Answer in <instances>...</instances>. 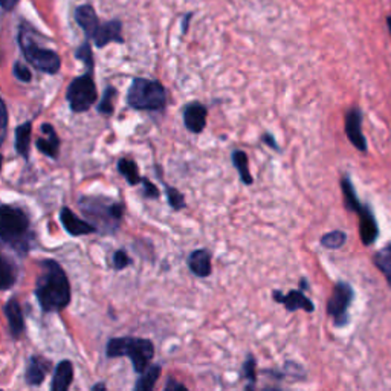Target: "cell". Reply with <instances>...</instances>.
I'll return each instance as SVG.
<instances>
[{"instance_id":"obj_12","label":"cell","mask_w":391,"mask_h":391,"mask_svg":"<svg viewBox=\"0 0 391 391\" xmlns=\"http://www.w3.org/2000/svg\"><path fill=\"white\" fill-rule=\"evenodd\" d=\"M208 109L206 106L199 101H191L184 107V124L188 131L199 135L206 127Z\"/></svg>"},{"instance_id":"obj_35","label":"cell","mask_w":391,"mask_h":391,"mask_svg":"<svg viewBox=\"0 0 391 391\" xmlns=\"http://www.w3.org/2000/svg\"><path fill=\"white\" fill-rule=\"evenodd\" d=\"M285 367H286V369H285V374H287V376H294V378H297V379L306 376L301 365H298V364H295V362H286V364H285Z\"/></svg>"},{"instance_id":"obj_25","label":"cell","mask_w":391,"mask_h":391,"mask_svg":"<svg viewBox=\"0 0 391 391\" xmlns=\"http://www.w3.org/2000/svg\"><path fill=\"white\" fill-rule=\"evenodd\" d=\"M46 376V364L41 362L38 357H31L28 370H27V382L29 385H40Z\"/></svg>"},{"instance_id":"obj_23","label":"cell","mask_w":391,"mask_h":391,"mask_svg":"<svg viewBox=\"0 0 391 391\" xmlns=\"http://www.w3.org/2000/svg\"><path fill=\"white\" fill-rule=\"evenodd\" d=\"M29 144H31V124H22L15 129V150L23 157L29 156Z\"/></svg>"},{"instance_id":"obj_30","label":"cell","mask_w":391,"mask_h":391,"mask_svg":"<svg viewBox=\"0 0 391 391\" xmlns=\"http://www.w3.org/2000/svg\"><path fill=\"white\" fill-rule=\"evenodd\" d=\"M115 98H116V89L107 87L103 98H101V101H99V104H98V111L101 112L103 115H112L113 107H115L113 106Z\"/></svg>"},{"instance_id":"obj_27","label":"cell","mask_w":391,"mask_h":391,"mask_svg":"<svg viewBox=\"0 0 391 391\" xmlns=\"http://www.w3.org/2000/svg\"><path fill=\"white\" fill-rule=\"evenodd\" d=\"M347 242V234L344 231H330L321 237V246L326 249H339Z\"/></svg>"},{"instance_id":"obj_14","label":"cell","mask_w":391,"mask_h":391,"mask_svg":"<svg viewBox=\"0 0 391 391\" xmlns=\"http://www.w3.org/2000/svg\"><path fill=\"white\" fill-rule=\"evenodd\" d=\"M60 220L64 229L69 232L71 236H85V234H92L97 231L94 225H90L85 220H81L78 215H75L69 208H63L60 213Z\"/></svg>"},{"instance_id":"obj_7","label":"cell","mask_w":391,"mask_h":391,"mask_svg":"<svg viewBox=\"0 0 391 391\" xmlns=\"http://www.w3.org/2000/svg\"><path fill=\"white\" fill-rule=\"evenodd\" d=\"M20 46L24 54V58H27V60L38 71L51 75L60 71L62 60L60 57H58V54L51 51V49L40 48L27 34H24V32L20 34Z\"/></svg>"},{"instance_id":"obj_36","label":"cell","mask_w":391,"mask_h":391,"mask_svg":"<svg viewBox=\"0 0 391 391\" xmlns=\"http://www.w3.org/2000/svg\"><path fill=\"white\" fill-rule=\"evenodd\" d=\"M143 187H144V196L148 197V199H157L159 197V190H157V187L155 184H152L147 178H143Z\"/></svg>"},{"instance_id":"obj_1","label":"cell","mask_w":391,"mask_h":391,"mask_svg":"<svg viewBox=\"0 0 391 391\" xmlns=\"http://www.w3.org/2000/svg\"><path fill=\"white\" fill-rule=\"evenodd\" d=\"M36 297L45 312H60L71 303V285L62 266L54 260L43 263L37 280Z\"/></svg>"},{"instance_id":"obj_13","label":"cell","mask_w":391,"mask_h":391,"mask_svg":"<svg viewBox=\"0 0 391 391\" xmlns=\"http://www.w3.org/2000/svg\"><path fill=\"white\" fill-rule=\"evenodd\" d=\"M190 271L199 278H206L213 273V257L208 249H196L187 259Z\"/></svg>"},{"instance_id":"obj_18","label":"cell","mask_w":391,"mask_h":391,"mask_svg":"<svg viewBox=\"0 0 391 391\" xmlns=\"http://www.w3.org/2000/svg\"><path fill=\"white\" fill-rule=\"evenodd\" d=\"M5 313H6V318H8V324H10L13 336L19 338L22 335V332L24 330V320H23V313H22L20 304H19L17 299L11 298L10 301L6 303Z\"/></svg>"},{"instance_id":"obj_4","label":"cell","mask_w":391,"mask_h":391,"mask_svg":"<svg viewBox=\"0 0 391 391\" xmlns=\"http://www.w3.org/2000/svg\"><path fill=\"white\" fill-rule=\"evenodd\" d=\"M127 103L136 111L161 112L167 106V90L156 80L135 78L129 89Z\"/></svg>"},{"instance_id":"obj_15","label":"cell","mask_w":391,"mask_h":391,"mask_svg":"<svg viewBox=\"0 0 391 391\" xmlns=\"http://www.w3.org/2000/svg\"><path fill=\"white\" fill-rule=\"evenodd\" d=\"M92 40L95 41V45L98 48H104L107 43H111V41H118V43H122L121 22L112 20L104 24H99Z\"/></svg>"},{"instance_id":"obj_29","label":"cell","mask_w":391,"mask_h":391,"mask_svg":"<svg viewBox=\"0 0 391 391\" xmlns=\"http://www.w3.org/2000/svg\"><path fill=\"white\" fill-rule=\"evenodd\" d=\"M164 188H165V194H167L169 205L173 208V210H174V211L184 210V208L187 206V202H185L184 194H182L178 188L170 187V185H167V184H164Z\"/></svg>"},{"instance_id":"obj_10","label":"cell","mask_w":391,"mask_h":391,"mask_svg":"<svg viewBox=\"0 0 391 391\" xmlns=\"http://www.w3.org/2000/svg\"><path fill=\"white\" fill-rule=\"evenodd\" d=\"M272 299L280 304L285 306L287 312H297V311H304L307 313H312L315 311V304L311 298H307L304 290L292 289L287 294H283L281 290H272Z\"/></svg>"},{"instance_id":"obj_9","label":"cell","mask_w":391,"mask_h":391,"mask_svg":"<svg viewBox=\"0 0 391 391\" xmlns=\"http://www.w3.org/2000/svg\"><path fill=\"white\" fill-rule=\"evenodd\" d=\"M353 287L344 281H338L334 287V294L327 301V313L334 318L336 327H346L350 318H348V309L353 301Z\"/></svg>"},{"instance_id":"obj_39","label":"cell","mask_w":391,"mask_h":391,"mask_svg":"<svg viewBox=\"0 0 391 391\" xmlns=\"http://www.w3.org/2000/svg\"><path fill=\"white\" fill-rule=\"evenodd\" d=\"M19 0H0V6L3 8L5 11H11L13 8L17 5Z\"/></svg>"},{"instance_id":"obj_38","label":"cell","mask_w":391,"mask_h":391,"mask_svg":"<svg viewBox=\"0 0 391 391\" xmlns=\"http://www.w3.org/2000/svg\"><path fill=\"white\" fill-rule=\"evenodd\" d=\"M165 390H167V391H171V390H187V387L184 384H179V382H176L174 379H169L167 385H165Z\"/></svg>"},{"instance_id":"obj_31","label":"cell","mask_w":391,"mask_h":391,"mask_svg":"<svg viewBox=\"0 0 391 391\" xmlns=\"http://www.w3.org/2000/svg\"><path fill=\"white\" fill-rule=\"evenodd\" d=\"M6 129H8V111L3 99L0 98V145L3 144V141L6 138Z\"/></svg>"},{"instance_id":"obj_32","label":"cell","mask_w":391,"mask_h":391,"mask_svg":"<svg viewBox=\"0 0 391 391\" xmlns=\"http://www.w3.org/2000/svg\"><path fill=\"white\" fill-rule=\"evenodd\" d=\"M131 263V260L129 259V255L126 251H122V249H120V251H116L113 254V266H115V269H124V268H127V266Z\"/></svg>"},{"instance_id":"obj_40","label":"cell","mask_w":391,"mask_h":391,"mask_svg":"<svg viewBox=\"0 0 391 391\" xmlns=\"http://www.w3.org/2000/svg\"><path fill=\"white\" fill-rule=\"evenodd\" d=\"M190 19H191V14H187L185 15V20H184V27H182V29H184V34L188 31V23H190Z\"/></svg>"},{"instance_id":"obj_37","label":"cell","mask_w":391,"mask_h":391,"mask_svg":"<svg viewBox=\"0 0 391 391\" xmlns=\"http://www.w3.org/2000/svg\"><path fill=\"white\" fill-rule=\"evenodd\" d=\"M262 141H263V144L268 145L269 148L272 150H276V152H280V147H278V143H277V139L273 135H271V133H263V136H262Z\"/></svg>"},{"instance_id":"obj_17","label":"cell","mask_w":391,"mask_h":391,"mask_svg":"<svg viewBox=\"0 0 391 391\" xmlns=\"http://www.w3.org/2000/svg\"><path fill=\"white\" fill-rule=\"evenodd\" d=\"M75 19H77V23L83 28V31L86 32V36L89 38L94 37L98 27L101 24L98 20V17H97L94 8L89 6V5L78 6L77 11H75Z\"/></svg>"},{"instance_id":"obj_3","label":"cell","mask_w":391,"mask_h":391,"mask_svg":"<svg viewBox=\"0 0 391 391\" xmlns=\"http://www.w3.org/2000/svg\"><path fill=\"white\" fill-rule=\"evenodd\" d=\"M341 190H343L346 210L356 213L357 218H360V236L362 243L365 246L373 245L379 236V227L370 205L362 204L360 199H357L353 182L348 174H346V176L341 179Z\"/></svg>"},{"instance_id":"obj_2","label":"cell","mask_w":391,"mask_h":391,"mask_svg":"<svg viewBox=\"0 0 391 391\" xmlns=\"http://www.w3.org/2000/svg\"><path fill=\"white\" fill-rule=\"evenodd\" d=\"M29 237V220L24 211L10 205L0 206V240L20 253H27Z\"/></svg>"},{"instance_id":"obj_21","label":"cell","mask_w":391,"mask_h":391,"mask_svg":"<svg viewBox=\"0 0 391 391\" xmlns=\"http://www.w3.org/2000/svg\"><path fill=\"white\" fill-rule=\"evenodd\" d=\"M373 263L385 277L388 286L391 287V243L381 248L379 251L373 255Z\"/></svg>"},{"instance_id":"obj_6","label":"cell","mask_w":391,"mask_h":391,"mask_svg":"<svg viewBox=\"0 0 391 391\" xmlns=\"http://www.w3.org/2000/svg\"><path fill=\"white\" fill-rule=\"evenodd\" d=\"M80 205L83 213L99 223L104 231L112 232L120 227L124 215V206L121 204L103 197H83Z\"/></svg>"},{"instance_id":"obj_24","label":"cell","mask_w":391,"mask_h":391,"mask_svg":"<svg viewBox=\"0 0 391 391\" xmlns=\"http://www.w3.org/2000/svg\"><path fill=\"white\" fill-rule=\"evenodd\" d=\"M15 281V266L13 262L0 254V290L10 289Z\"/></svg>"},{"instance_id":"obj_22","label":"cell","mask_w":391,"mask_h":391,"mask_svg":"<svg viewBox=\"0 0 391 391\" xmlns=\"http://www.w3.org/2000/svg\"><path fill=\"white\" fill-rule=\"evenodd\" d=\"M161 365H152V367H147L143 373H141V378L138 379L135 390L136 391H150L153 390L156 385L157 379L161 376Z\"/></svg>"},{"instance_id":"obj_5","label":"cell","mask_w":391,"mask_h":391,"mask_svg":"<svg viewBox=\"0 0 391 391\" xmlns=\"http://www.w3.org/2000/svg\"><path fill=\"white\" fill-rule=\"evenodd\" d=\"M107 356L120 357L127 356L136 373H143L155 356V346L150 339L144 338H113L107 344Z\"/></svg>"},{"instance_id":"obj_28","label":"cell","mask_w":391,"mask_h":391,"mask_svg":"<svg viewBox=\"0 0 391 391\" xmlns=\"http://www.w3.org/2000/svg\"><path fill=\"white\" fill-rule=\"evenodd\" d=\"M242 376L248 381V385L245 387L246 390H254L255 382H257V361L253 353H249L246 361L243 362L242 367Z\"/></svg>"},{"instance_id":"obj_33","label":"cell","mask_w":391,"mask_h":391,"mask_svg":"<svg viewBox=\"0 0 391 391\" xmlns=\"http://www.w3.org/2000/svg\"><path fill=\"white\" fill-rule=\"evenodd\" d=\"M14 77L17 78V80H20V81H24V83H28V81H31V71L27 68V66L24 64H22V63H15L14 64Z\"/></svg>"},{"instance_id":"obj_16","label":"cell","mask_w":391,"mask_h":391,"mask_svg":"<svg viewBox=\"0 0 391 391\" xmlns=\"http://www.w3.org/2000/svg\"><path fill=\"white\" fill-rule=\"evenodd\" d=\"M41 133H43V136L37 139V148L46 156L57 157L58 148H60V139H58L54 127L46 122L41 126Z\"/></svg>"},{"instance_id":"obj_41","label":"cell","mask_w":391,"mask_h":391,"mask_svg":"<svg viewBox=\"0 0 391 391\" xmlns=\"http://www.w3.org/2000/svg\"><path fill=\"white\" fill-rule=\"evenodd\" d=\"M387 28L390 31V36H391V15H388V17H387Z\"/></svg>"},{"instance_id":"obj_20","label":"cell","mask_w":391,"mask_h":391,"mask_svg":"<svg viewBox=\"0 0 391 391\" xmlns=\"http://www.w3.org/2000/svg\"><path fill=\"white\" fill-rule=\"evenodd\" d=\"M231 159H232V165H234L236 170L239 171L240 180H242L245 185H253L254 178L251 171H249L248 155L243 152V150H234L231 155Z\"/></svg>"},{"instance_id":"obj_8","label":"cell","mask_w":391,"mask_h":391,"mask_svg":"<svg viewBox=\"0 0 391 391\" xmlns=\"http://www.w3.org/2000/svg\"><path fill=\"white\" fill-rule=\"evenodd\" d=\"M97 87L95 83L90 77V73L81 75L75 78L68 89V101L71 111L75 113H81L89 111L97 101Z\"/></svg>"},{"instance_id":"obj_43","label":"cell","mask_w":391,"mask_h":391,"mask_svg":"<svg viewBox=\"0 0 391 391\" xmlns=\"http://www.w3.org/2000/svg\"><path fill=\"white\" fill-rule=\"evenodd\" d=\"M2 159H3V157H2V156H0V167H2Z\"/></svg>"},{"instance_id":"obj_11","label":"cell","mask_w":391,"mask_h":391,"mask_svg":"<svg viewBox=\"0 0 391 391\" xmlns=\"http://www.w3.org/2000/svg\"><path fill=\"white\" fill-rule=\"evenodd\" d=\"M344 130L348 141L353 144V147L360 152H367V141L362 135V112L357 107H352L346 113V124Z\"/></svg>"},{"instance_id":"obj_19","label":"cell","mask_w":391,"mask_h":391,"mask_svg":"<svg viewBox=\"0 0 391 391\" xmlns=\"http://www.w3.org/2000/svg\"><path fill=\"white\" fill-rule=\"evenodd\" d=\"M73 379V367L69 361H62L57 365V370L54 374L51 390L52 391H64L68 390L71 382Z\"/></svg>"},{"instance_id":"obj_26","label":"cell","mask_w":391,"mask_h":391,"mask_svg":"<svg viewBox=\"0 0 391 391\" xmlns=\"http://www.w3.org/2000/svg\"><path fill=\"white\" fill-rule=\"evenodd\" d=\"M118 170L122 174L126 180L129 182L130 185H138L141 184V180L143 178L139 176V171H138V165L136 162H133L130 159H126V157H122L118 162Z\"/></svg>"},{"instance_id":"obj_34","label":"cell","mask_w":391,"mask_h":391,"mask_svg":"<svg viewBox=\"0 0 391 391\" xmlns=\"http://www.w3.org/2000/svg\"><path fill=\"white\" fill-rule=\"evenodd\" d=\"M77 57L81 58L83 62H85L87 64V68L89 69H92V66H94V60H92V51H90V46L86 43V45H83L78 51H77Z\"/></svg>"},{"instance_id":"obj_42","label":"cell","mask_w":391,"mask_h":391,"mask_svg":"<svg viewBox=\"0 0 391 391\" xmlns=\"http://www.w3.org/2000/svg\"><path fill=\"white\" fill-rule=\"evenodd\" d=\"M94 390H106V385H104V384H98V385H94Z\"/></svg>"}]
</instances>
